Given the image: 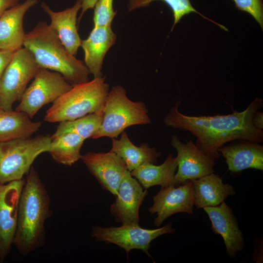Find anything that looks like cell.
Here are the masks:
<instances>
[{"label":"cell","instance_id":"1","mask_svg":"<svg viewBox=\"0 0 263 263\" xmlns=\"http://www.w3.org/2000/svg\"><path fill=\"white\" fill-rule=\"evenodd\" d=\"M263 100L255 98L244 111L225 115L189 116L179 110L178 101L164 119L167 127L189 132L196 137V145L215 161L221 154L218 149L225 144L237 140L261 143L263 131L253 125L254 113L263 106Z\"/></svg>","mask_w":263,"mask_h":263},{"label":"cell","instance_id":"2","mask_svg":"<svg viewBox=\"0 0 263 263\" xmlns=\"http://www.w3.org/2000/svg\"><path fill=\"white\" fill-rule=\"evenodd\" d=\"M50 198L38 172L33 166L27 174L20 196L13 245L26 256L42 246L45 223L51 215Z\"/></svg>","mask_w":263,"mask_h":263},{"label":"cell","instance_id":"3","mask_svg":"<svg viewBox=\"0 0 263 263\" xmlns=\"http://www.w3.org/2000/svg\"><path fill=\"white\" fill-rule=\"evenodd\" d=\"M23 47L39 67L60 74L72 86L89 80L84 62L68 51L47 23L38 22L26 34Z\"/></svg>","mask_w":263,"mask_h":263},{"label":"cell","instance_id":"4","mask_svg":"<svg viewBox=\"0 0 263 263\" xmlns=\"http://www.w3.org/2000/svg\"><path fill=\"white\" fill-rule=\"evenodd\" d=\"M109 91L103 76L73 85L53 103L44 120L59 123L98 112L103 109Z\"/></svg>","mask_w":263,"mask_h":263},{"label":"cell","instance_id":"5","mask_svg":"<svg viewBox=\"0 0 263 263\" xmlns=\"http://www.w3.org/2000/svg\"><path fill=\"white\" fill-rule=\"evenodd\" d=\"M103 112L100 127L93 139L116 138L130 126L150 123L145 103L130 99L125 88L120 85L114 86L109 91Z\"/></svg>","mask_w":263,"mask_h":263},{"label":"cell","instance_id":"6","mask_svg":"<svg viewBox=\"0 0 263 263\" xmlns=\"http://www.w3.org/2000/svg\"><path fill=\"white\" fill-rule=\"evenodd\" d=\"M51 141L39 135L0 142V183L22 179L37 157L48 151Z\"/></svg>","mask_w":263,"mask_h":263},{"label":"cell","instance_id":"7","mask_svg":"<svg viewBox=\"0 0 263 263\" xmlns=\"http://www.w3.org/2000/svg\"><path fill=\"white\" fill-rule=\"evenodd\" d=\"M39 67L25 48L15 51L0 78V109L13 110V104L19 101Z\"/></svg>","mask_w":263,"mask_h":263},{"label":"cell","instance_id":"8","mask_svg":"<svg viewBox=\"0 0 263 263\" xmlns=\"http://www.w3.org/2000/svg\"><path fill=\"white\" fill-rule=\"evenodd\" d=\"M72 86L60 74L39 67L15 110L32 118L44 106L53 103Z\"/></svg>","mask_w":263,"mask_h":263},{"label":"cell","instance_id":"9","mask_svg":"<svg viewBox=\"0 0 263 263\" xmlns=\"http://www.w3.org/2000/svg\"><path fill=\"white\" fill-rule=\"evenodd\" d=\"M174 231L171 223L152 229L142 228L139 224H122L118 227H94L91 235L96 241L115 244L127 253L132 249L141 250L150 257L149 250L152 241Z\"/></svg>","mask_w":263,"mask_h":263},{"label":"cell","instance_id":"10","mask_svg":"<svg viewBox=\"0 0 263 263\" xmlns=\"http://www.w3.org/2000/svg\"><path fill=\"white\" fill-rule=\"evenodd\" d=\"M170 144L177 153L174 186L215 172L213 167L216 165L215 161L200 150L191 139L183 143L176 135H172Z\"/></svg>","mask_w":263,"mask_h":263},{"label":"cell","instance_id":"11","mask_svg":"<svg viewBox=\"0 0 263 263\" xmlns=\"http://www.w3.org/2000/svg\"><path fill=\"white\" fill-rule=\"evenodd\" d=\"M22 179L0 183V262L6 258L13 245L20 196L24 184Z\"/></svg>","mask_w":263,"mask_h":263},{"label":"cell","instance_id":"12","mask_svg":"<svg viewBox=\"0 0 263 263\" xmlns=\"http://www.w3.org/2000/svg\"><path fill=\"white\" fill-rule=\"evenodd\" d=\"M153 204L149 208L151 215L156 214L154 225L160 227L168 217L177 213H193L194 197L191 181L179 186L161 187L153 197Z\"/></svg>","mask_w":263,"mask_h":263},{"label":"cell","instance_id":"13","mask_svg":"<svg viewBox=\"0 0 263 263\" xmlns=\"http://www.w3.org/2000/svg\"><path fill=\"white\" fill-rule=\"evenodd\" d=\"M147 194V189L127 170L111 206L110 212L115 221L122 224H139L140 207Z\"/></svg>","mask_w":263,"mask_h":263},{"label":"cell","instance_id":"14","mask_svg":"<svg viewBox=\"0 0 263 263\" xmlns=\"http://www.w3.org/2000/svg\"><path fill=\"white\" fill-rule=\"evenodd\" d=\"M103 189L116 195L125 171L123 161L114 152H87L80 159Z\"/></svg>","mask_w":263,"mask_h":263},{"label":"cell","instance_id":"15","mask_svg":"<svg viewBox=\"0 0 263 263\" xmlns=\"http://www.w3.org/2000/svg\"><path fill=\"white\" fill-rule=\"evenodd\" d=\"M211 222L213 231L223 239L226 252L234 258L244 246V240L236 218L225 202L215 207L203 208Z\"/></svg>","mask_w":263,"mask_h":263},{"label":"cell","instance_id":"16","mask_svg":"<svg viewBox=\"0 0 263 263\" xmlns=\"http://www.w3.org/2000/svg\"><path fill=\"white\" fill-rule=\"evenodd\" d=\"M116 36L112 25L94 26L88 37L82 40L84 63L94 78L103 76L102 65L109 50L114 44Z\"/></svg>","mask_w":263,"mask_h":263},{"label":"cell","instance_id":"17","mask_svg":"<svg viewBox=\"0 0 263 263\" xmlns=\"http://www.w3.org/2000/svg\"><path fill=\"white\" fill-rule=\"evenodd\" d=\"M81 2L82 0H76L71 7L58 12L52 10L44 2L41 5L50 18V26L68 51L74 56L76 54L82 42L77 27V16L81 9Z\"/></svg>","mask_w":263,"mask_h":263},{"label":"cell","instance_id":"18","mask_svg":"<svg viewBox=\"0 0 263 263\" xmlns=\"http://www.w3.org/2000/svg\"><path fill=\"white\" fill-rule=\"evenodd\" d=\"M225 159L229 171L237 173L252 169L263 170V146L247 140H235L218 149Z\"/></svg>","mask_w":263,"mask_h":263},{"label":"cell","instance_id":"19","mask_svg":"<svg viewBox=\"0 0 263 263\" xmlns=\"http://www.w3.org/2000/svg\"><path fill=\"white\" fill-rule=\"evenodd\" d=\"M38 0H25L5 11L0 17V48L16 51L23 47L25 36L24 17Z\"/></svg>","mask_w":263,"mask_h":263},{"label":"cell","instance_id":"20","mask_svg":"<svg viewBox=\"0 0 263 263\" xmlns=\"http://www.w3.org/2000/svg\"><path fill=\"white\" fill-rule=\"evenodd\" d=\"M191 181L197 208L218 206L228 196L236 194L232 186L224 183L222 178L214 173Z\"/></svg>","mask_w":263,"mask_h":263},{"label":"cell","instance_id":"21","mask_svg":"<svg viewBox=\"0 0 263 263\" xmlns=\"http://www.w3.org/2000/svg\"><path fill=\"white\" fill-rule=\"evenodd\" d=\"M110 150L123 161L130 172L143 164L156 163L161 155L160 152L154 147H150L148 143H142L140 146L134 145L124 131L119 139H112Z\"/></svg>","mask_w":263,"mask_h":263},{"label":"cell","instance_id":"22","mask_svg":"<svg viewBox=\"0 0 263 263\" xmlns=\"http://www.w3.org/2000/svg\"><path fill=\"white\" fill-rule=\"evenodd\" d=\"M177 168L176 157L169 154L160 165L146 163L140 165L131 171L141 186L147 189L154 186L161 187L174 185V176Z\"/></svg>","mask_w":263,"mask_h":263},{"label":"cell","instance_id":"23","mask_svg":"<svg viewBox=\"0 0 263 263\" xmlns=\"http://www.w3.org/2000/svg\"><path fill=\"white\" fill-rule=\"evenodd\" d=\"M24 113L0 109V142L31 137L40 127Z\"/></svg>","mask_w":263,"mask_h":263},{"label":"cell","instance_id":"24","mask_svg":"<svg viewBox=\"0 0 263 263\" xmlns=\"http://www.w3.org/2000/svg\"><path fill=\"white\" fill-rule=\"evenodd\" d=\"M51 137L48 152L56 162L71 166L81 159L80 151L84 139L71 132Z\"/></svg>","mask_w":263,"mask_h":263},{"label":"cell","instance_id":"25","mask_svg":"<svg viewBox=\"0 0 263 263\" xmlns=\"http://www.w3.org/2000/svg\"><path fill=\"white\" fill-rule=\"evenodd\" d=\"M103 115L102 109L75 119L59 122L57 129L51 136L71 132L77 134L85 140L93 138L100 127Z\"/></svg>","mask_w":263,"mask_h":263},{"label":"cell","instance_id":"26","mask_svg":"<svg viewBox=\"0 0 263 263\" xmlns=\"http://www.w3.org/2000/svg\"><path fill=\"white\" fill-rule=\"evenodd\" d=\"M155 0H161L165 2L172 11L173 24L171 30L183 17L193 12L216 24L222 29L227 31V28L223 25L214 21L197 11L192 5L190 0H130L128 5V11L131 12L138 8L147 7Z\"/></svg>","mask_w":263,"mask_h":263},{"label":"cell","instance_id":"27","mask_svg":"<svg viewBox=\"0 0 263 263\" xmlns=\"http://www.w3.org/2000/svg\"><path fill=\"white\" fill-rule=\"evenodd\" d=\"M113 3V0H97L94 8V26L112 25L117 13Z\"/></svg>","mask_w":263,"mask_h":263},{"label":"cell","instance_id":"28","mask_svg":"<svg viewBox=\"0 0 263 263\" xmlns=\"http://www.w3.org/2000/svg\"><path fill=\"white\" fill-rule=\"evenodd\" d=\"M235 7L242 11L250 14L263 27V0H232Z\"/></svg>","mask_w":263,"mask_h":263},{"label":"cell","instance_id":"29","mask_svg":"<svg viewBox=\"0 0 263 263\" xmlns=\"http://www.w3.org/2000/svg\"><path fill=\"white\" fill-rule=\"evenodd\" d=\"M15 52V51L0 48V78L11 60Z\"/></svg>","mask_w":263,"mask_h":263},{"label":"cell","instance_id":"30","mask_svg":"<svg viewBox=\"0 0 263 263\" xmlns=\"http://www.w3.org/2000/svg\"><path fill=\"white\" fill-rule=\"evenodd\" d=\"M97 1V0H82L81 12L78 20V23L87 11L91 9H94Z\"/></svg>","mask_w":263,"mask_h":263},{"label":"cell","instance_id":"31","mask_svg":"<svg viewBox=\"0 0 263 263\" xmlns=\"http://www.w3.org/2000/svg\"><path fill=\"white\" fill-rule=\"evenodd\" d=\"M19 0H0V17L7 9L19 3Z\"/></svg>","mask_w":263,"mask_h":263},{"label":"cell","instance_id":"32","mask_svg":"<svg viewBox=\"0 0 263 263\" xmlns=\"http://www.w3.org/2000/svg\"><path fill=\"white\" fill-rule=\"evenodd\" d=\"M254 126L258 129L263 130V113L257 111L252 118Z\"/></svg>","mask_w":263,"mask_h":263}]
</instances>
